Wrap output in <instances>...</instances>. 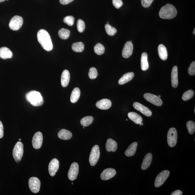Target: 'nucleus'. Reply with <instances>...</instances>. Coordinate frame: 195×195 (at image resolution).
Instances as JSON below:
<instances>
[{
  "label": "nucleus",
  "mask_w": 195,
  "mask_h": 195,
  "mask_svg": "<svg viewBox=\"0 0 195 195\" xmlns=\"http://www.w3.org/2000/svg\"><path fill=\"white\" fill-rule=\"evenodd\" d=\"M38 41L44 50L50 51L53 49V44L50 34L44 29H41L37 34Z\"/></svg>",
  "instance_id": "obj_1"
},
{
  "label": "nucleus",
  "mask_w": 195,
  "mask_h": 195,
  "mask_svg": "<svg viewBox=\"0 0 195 195\" xmlns=\"http://www.w3.org/2000/svg\"><path fill=\"white\" fill-rule=\"evenodd\" d=\"M177 11L172 5L167 4L161 8L159 12L160 17L166 19L175 18L177 15Z\"/></svg>",
  "instance_id": "obj_2"
},
{
  "label": "nucleus",
  "mask_w": 195,
  "mask_h": 195,
  "mask_svg": "<svg viewBox=\"0 0 195 195\" xmlns=\"http://www.w3.org/2000/svg\"><path fill=\"white\" fill-rule=\"evenodd\" d=\"M26 98L27 101L33 106H39L43 104V97L38 91H30L26 95Z\"/></svg>",
  "instance_id": "obj_3"
},
{
  "label": "nucleus",
  "mask_w": 195,
  "mask_h": 195,
  "mask_svg": "<svg viewBox=\"0 0 195 195\" xmlns=\"http://www.w3.org/2000/svg\"><path fill=\"white\" fill-rule=\"evenodd\" d=\"M23 153V143L18 141L16 143L13 150V156L15 161L19 163L22 159Z\"/></svg>",
  "instance_id": "obj_4"
},
{
  "label": "nucleus",
  "mask_w": 195,
  "mask_h": 195,
  "mask_svg": "<svg viewBox=\"0 0 195 195\" xmlns=\"http://www.w3.org/2000/svg\"><path fill=\"white\" fill-rule=\"evenodd\" d=\"M100 156V151L99 147L97 145L94 146L91 149L90 157L89 162L91 166H95L97 163Z\"/></svg>",
  "instance_id": "obj_5"
},
{
  "label": "nucleus",
  "mask_w": 195,
  "mask_h": 195,
  "mask_svg": "<svg viewBox=\"0 0 195 195\" xmlns=\"http://www.w3.org/2000/svg\"><path fill=\"white\" fill-rule=\"evenodd\" d=\"M167 142L170 147L175 146L177 140V130L174 128L169 129L167 133Z\"/></svg>",
  "instance_id": "obj_6"
},
{
  "label": "nucleus",
  "mask_w": 195,
  "mask_h": 195,
  "mask_svg": "<svg viewBox=\"0 0 195 195\" xmlns=\"http://www.w3.org/2000/svg\"><path fill=\"white\" fill-rule=\"evenodd\" d=\"M23 20L22 18L19 16H15L11 18L9 23V27L13 30H18L22 27Z\"/></svg>",
  "instance_id": "obj_7"
},
{
  "label": "nucleus",
  "mask_w": 195,
  "mask_h": 195,
  "mask_svg": "<svg viewBox=\"0 0 195 195\" xmlns=\"http://www.w3.org/2000/svg\"><path fill=\"white\" fill-rule=\"evenodd\" d=\"M170 174V171L168 170H164L160 173L155 180V187H158L162 186L167 179Z\"/></svg>",
  "instance_id": "obj_8"
},
{
  "label": "nucleus",
  "mask_w": 195,
  "mask_h": 195,
  "mask_svg": "<svg viewBox=\"0 0 195 195\" xmlns=\"http://www.w3.org/2000/svg\"><path fill=\"white\" fill-rule=\"evenodd\" d=\"M29 189L33 192L37 193L38 192L40 188L41 182L38 178L36 177H32L29 180Z\"/></svg>",
  "instance_id": "obj_9"
},
{
  "label": "nucleus",
  "mask_w": 195,
  "mask_h": 195,
  "mask_svg": "<svg viewBox=\"0 0 195 195\" xmlns=\"http://www.w3.org/2000/svg\"><path fill=\"white\" fill-rule=\"evenodd\" d=\"M144 97L147 101L158 106H161L163 104L162 101L158 96L151 93H147L144 94Z\"/></svg>",
  "instance_id": "obj_10"
},
{
  "label": "nucleus",
  "mask_w": 195,
  "mask_h": 195,
  "mask_svg": "<svg viewBox=\"0 0 195 195\" xmlns=\"http://www.w3.org/2000/svg\"><path fill=\"white\" fill-rule=\"evenodd\" d=\"M79 172V164L76 162H74L71 164L70 167L68 172V177L70 180H74L76 179Z\"/></svg>",
  "instance_id": "obj_11"
},
{
  "label": "nucleus",
  "mask_w": 195,
  "mask_h": 195,
  "mask_svg": "<svg viewBox=\"0 0 195 195\" xmlns=\"http://www.w3.org/2000/svg\"><path fill=\"white\" fill-rule=\"evenodd\" d=\"M43 135L40 131L36 132L33 137L32 145L34 149H38L41 147L43 142Z\"/></svg>",
  "instance_id": "obj_12"
},
{
  "label": "nucleus",
  "mask_w": 195,
  "mask_h": 195,
  "mask_svg": "<svg viewBox=\"0 0 195 195\" xmlns=\"http://www.w3.org/2000/svg\"><path fill=\"white\" fill-rule=\"evenodd\" d=\"M59 163L58 160L53 159L49 164V171L51 177H54L59 169Z\"/></svg>",
  "instance_id": "obj_13"
},
{
  "label": "nucleus",
  "mask_w": 195,
  "mask_h": 195,
  "mask_svg": "<svg viewBox=\"0 0 195 195\" xmlns=\"http://www.w3.org/2000/svg\"><path fill=\"white\" fill-rule=\"evenodd\" d=\"M133 106L136 110L141 112L145 115L147 116H151L152 112L148 108H147L141 103L136 102L133 103Z\"/></svg>",
  "instance_id": "obj_14"
},
{
  "label": "nucleus",
  "mask_w": 195,
  "mask_h": 195,
  "mask_svg": "<svg viewBox=\"0 0 195 195\" xmlns=\"http://www.w3.org/2000/svg\"><path fill=\"white\" fill-rule=\"evenodd\" d=\"M133 46L131 41L127 42L124 45L122 51V56L125 58L130 57L132 54Z\"/></svg>",
  "instance_id": "obj_15"
},
{
  "label": "nucleus",
  "mask_w": 195,
  "mask_h": 195,
  "mask_svg": "<svg viewBox=\"0 0 195 195\" xmlns=\"http://www.w3.org/2000/svg\"><path fill=\"white\" fill-rule=\"evenodd\" d=\"M116 171L115 169L109 168L103 170L100 175V178L103 180H107L115 177L116 174Z\"/></svg>",
  "instance_id": "obj_16"
},
{
  "label": "nucleus",
  "mask_w": 195,
  "mask_h": 195,
  "mask_svg": "<svg viewBox=\"0 0 195 195\" xmlns=\"http://www.w3.org/2000/svg\"><path fill=\"white\" fill-rule=\"evenodd\" d=\"M111 100L107 99H103L98 101L96 104V106L98 109L102 110L109 109L111 107Z\"/></svg>",
  "instance_id": "obj_17"
},
{
  "label": "nucleus",
  "mask_w": 195,
  "mask_h": 195,
  "mask_svg": "<svg viewBox=\"0 0 195 195\" xmlns=\"http://www.w3.org/2000/svg\"><path fill=\"white\" fill-rule=\"evenodd\" d=\"M178 84V68L177 66H175L171 72V84L173 88H177Z\"/></svg>",
  "instance_id": "obj_18"
},
{
  "label": "nucleus",
  "mask_w": 195,
  "mask_h": 195,
  "mask_svg": "<svg viewBox=\"0 0 195 195\" xmlns=\"http://www.w3.org/2000/svg\"><path fill=\"white\" fill-rule=\"evenodd\" d=\"M70 78V75L69 70H63L61 75V83L63 87H66L69 85Z\"/></svg>",
  "instance_id": "obj_19"
},
{
  "label": "nucleus",
  "mask_w": 195,
  "mask_h": 195,
  "mask_svg": "<svg viewBox=\"0 0 195 195\" xmlns=\"http://www.w3.org/2000/svg\"><path fill=\"white\" fill-rule=\"evenodd\" d=\"M117 148V143L111 138H109L105 144V149L108 152H115Z\"/></svg>",
  "instance_id": "obj_20"
},
{
  "label": "nucleus",
  "mask_w": 195,
  "mask_h": 195,
  "mask_svg": "<svg viewBox=\"0 0 195 195\" xmlns=\"http://www.w3.org/2000/svg\"><path fill=\"white\" fill-rule=\"evenodd\" d=\"M13 54L12 51L7 47H2L0 48V58L2 59L11 58L13 57Z\"/></svg>",
  "instance_id": "obj_21"
},
{
  "label": "nucleus",
  "mask_w": 195,
  "mask_h": 195,
  "mask_svg": "<svg viewBox=\"0 0 195 195\" xmlns=\"http://www.w3.org/2000/svg\"><path fill=\"white\" fill-rule=\"evenodd\" d=\"M152 156L151 153H147L143 160L141 165V169L143 170H146L151 165L152 161Z\"/></svg>",
  "instance_id": "obj_22"
},
{
  "label": "nucleus",
  "mask_w": 195,
  "mask_h": 195,
  "mask_svg": "<svg viewBox=\"0 0 195 195\" xmlns=\"http://www.w3.org/2000/svg\"><path fill=\"white\" fill-rule=\"evenodd\" d=\"M135 76V74L133 72H129L124 74L119 80V84L123 85L128 83L132 80Z\"/></svg>",
  "instance_id": "obj_23"
},
{
  "label": "nucleus",
  "mask_w": 195,
  "mask_h": 195,
  "mask_svg": "<svg viewBox=\"0 0 195 195\" xmlns=\"http://www.w3.org/2000/svg\"><path fill=\"white\" fill-rule=\"evenodd\" d=\"M58 137L60 139L69 140L72 137V133L70 131L65 129H62L58 133Z\"/></svg>",
  "instance_id": "obj_24"
},
{
  "label": "nucleus",
  "mask_w": 195,
  "mask_h": 195,
  "mask_svg": "<svg viewBox=\"0 0 195 195\" xmlns=\"http://www.w3.org/2000/svg\"><path fill=\"white\" fill-rule=\"evenodd\" d=\"M159 55L161 59L166 60L168 58V53L166 47L163 44H160L158 47Z\"/></svg>",
  "instance_id": "obj_25"
},
{
  "label": "nucleus",
  "mask_w": 195,
  "mask_h": 195,
  "mask_svg": "<svg viewBox=\"0 0 195 195\" xmlns=\"http://www.w3.org/2000/svg\"><path fill=\"white\" fill-rule=\"evenodd\" d=\"M141 68L143 71L148 69L149 64L148 62V55L146 53H143L141 57Z\"/></svg>",
  "instance_id": "obj_26"
},
{
  "label": "nucleus",
  "mask_w": 195,
  "mask_h": 195,
  "mask_svg": "<svg viewBox=\"0 0 195 195\" xmlns=\"http://www.w3.org/2000/svg\"><path fill=\"white\" fill-rule=\"evenodd\" d=\"M137 145V142H134L129 146L125 152L126 156L128 157L133 156L136 151Z\"/></svg>",
  "instance_id": "obj_27"
},
{
  "label": "nucleus",
  "mask_w": 195,
  "mask_h": 195,
  "mask_svg": "<svg viewBox=\"0 0 195 195\" xmlns=\"http://www.w3.org/2000/svg\"><path fill=\"white\" fill-rule=\"evenodd\" d=\"M128 116L131 120L136 124H139L142 121V117L139 114L135 112H130L128 114Z\"/></svg>",
  "instance_id": "obj_28"
},
{
  "label": "nucleus",
  "mask_w": 195,
  "mask_h": 195,
  "mask_svg": "<svg viewBox=\"0 0 195 195\" xmlns=\"http://www.w3.org/2000/svg\"><path fill=\"white\" fill-rule=\"evenodd\" d=\"M80 90L78 88H74L70 96V101L72 103H76L80 98Z\"/></svg>",
  "instance_id": "obj_29"
},
{
  "label": "nucleus",
  "mask_w": 195,
  "mask_h": 195,
  "mask_svg": "<svg viewBox=\"0 0 195 195\" xmlns=\"http://www.w3.org/2000/svg\"><path fill=\"white\" fill-rule=\"evenodd\" d=\"M72 48L76 52H82L84 50V44L82 42H77L72 44Z\"/></svg>",
  "instance_id": "obj_30"
},
{
  "label": "nucleus",
  "mask_w": 195,
  "mask_h": 195,
  "mask_svg": "<svg viewBox=\"0 0 195 195\" xmlns=\"http://www.w3.org/2000/svg\"><path fill=\"white\" fill-rule=\"evenodd\" d=\"M70 34L69 30L64 28H62L58 32L59 36L60 38L63 39H66L69 38Z\"/></svg>",
  "instance_id": "obj_31"
},
{
  "label": "nucleus",
  "mask_w": 195,
  "mask_h": 195,
  "mask_svg": "<svg viewBox=\"0 0 195 195\" xmlns=\"http://www.w3.org/2000/svg\"><path fill=\"white\" fill-rule=\"evenodd\" d=\"M93 117L92 116H87L84 117L81 120V124L84 127L88 126L93 123Z\"/></svg>",
  "instance_id": "obj_32"
},
{
  "label": "nucleus",
  "mask_w": 195,
  "mask_h": 195,
  "mask_svg": "<svg viewBox=\"0 0 195 195\" xmlns=\"http://www.w3.org/2000/svg\"><path fill=\"white\" fill-rule=\"evenodd\" d=\"M95 53L98 55H101L105 53V48L102 44L99 43L96 44L94 48Z\"/></svg>",
  "instance_id": "obj_33"
},
{
  "label": "nucleus",
  "mask_w": 195,
  "mask_h": 195,
  "mask_svg": "<svg viewBox=\"0 0 195 195\" xmlns=\"http://www.w3.org/2000/svg\"><path fill=\"white\" fill-rule=\"evenodd\" d=\"M194 95V91L192 90H189L185 91L182 96V100L187 101L191 99Z\"/></svg>",
  "instance_id": "obj_34"
},
{
  "label": "nucleus",
  "mask_w": 195,
  "mask_h": 195,
  "mask_svg": "<svg viewBox=\"0 0 195 195\" xmlns=\"http://www.w3.org/2000/svg\"><path fill=\"white\" fill-rule=\"evenodd\" d=\"M105 31L107 34L110 36H114L117 32V30L115 28L111 26L108 24L105 25Z\"/></svg>",
  "instance_id": "obj_35"
},
{
  "label": "nucleus",
  "mask_w": 195,
  "mask_h": 195,
  "mask_svg": "<svg viewBox=\"0 0 195 195\" xmlns=\"http://www.w3.org/2000/svg\"><path fill=\"white\" fill-rule=\"evenodd\" d=\"M187 127L190 134H193L195 131V122L191 121H187Z\"/></svg>",
  "instance_id": "obj_36"
},
{
  "label": "nucleus",
  "mask_w": 195,
  "mask_h": 195,
  "mask_svg": "<svg viewBox=\"0 0 195 195\" xmlns=\"http://www.w3.org/2000/svg\"><path fill=\"white\" fill-rule=\"evenodd\" d=\"M77 30L79 32H83L85 29V23L84 21L80 19L77 21Z\"/></svg>",
  "instance_id": "obj_37"
},
{
  "label": "nucleus",
  "mask_w": 195,
  "mask_h": 195,
  "mask_svg": "<svg viewBox=\"0 0 195 195\" xmlns=\"http://www.w3.org/2000/svg\"><path fill=\"white\" fill-rule=\"evenodd\" d=\"M98 75L97 69L95 67H91L89 70V76L91 79H95L97 78Z\"/></svg>",
  "instance_id": "obj_38"
},
{
  "label": "nucleus",
  "mask_w": 195,
  "mask_h": 195,
  "mask_svg": "<svg viewBox=\"0 0 195 195\" xmlns=\"http://www.w3.org/2000/svg\"><path fill=\"white\" fill-rule=\"evenodd\" d=\"M64 22L68 25L71 26L74 25V18L72 16H67L63 19Z\"/></svg>",
  "instance_id": "obj_39"
},
{
  "label": "nucleus",
  "mask_w": 195,
  "mask_h": 195,
  "mask_svg": "<svg viewBox=\"0 0 195 195\" xmlns=\"http://www.w3.org/2000/svg\"><path fill=\"white\" fill-rule=\"evenodd\" d=\"M189 74L191 76H193L195 74V62H192L188 69Z\"/></svg>",
  "instance_id": "obj_40"
},
{
  "label": "nucleus",
  "mask_w": 195,
  "mask_h": 195,
  "mask_svg": "<svg viewBox=\"0 0 195 195\" xmlns=\"http://www.w3.org/2000/svg\"><path fill=\"white\" fill-rule=\"evenodd\" d=\"M154 0H141V4L145 8H149L151 4Z\"/></svg>",
  "instance_id": "obj_41"
},
{
  "label": "nucleus",
  "mask_w": 195,
  "mask_h": 195,
  "mask_svg": "<svg viewBox=\"0 0 195 195\" xmlns=\"http://www.w3.org/2000/svg\"><path fill=\"white\" fill-rule=\"evenodd\" d=\"M112 3L116 8H119L123 5V2L122 0H113Z\"/></svg>",
  "instance_id": "obj_42"
},
{
  "label": "nucleus",
  "mask_w": 195,
  "mask_h": 195,
  "mask_svg": "<svg viewBox=\"0 0 195 195\" xmlns=\"http://www.w3.org/2000/svg\"><path fill=\"white\" fill-rule=\"evenodd\" d=\"M4 135V128L3 124L0 121V138L3 137Z\"/></svg>",
  "instance_id": "obj_43"
},
{
  "label": "nucleus",
  "mask_w": 195,
  "mask_h": 195,
  "mask_svg": "<svg viewBox=\"0 0 195 195\" xmlns=\"http://www.w3.org/2000/svg\"><path fill=\"white\" fill-rule=\"evenodd\" d=\"M74 1V0H59L60 3L63 5L69 4Z\"/></svg>",
  "instance_id": "obj_44"
},
{
  "label": "nucleus",
  "mask_w": 195,
  "mask_h": 195,
  "mask_svg": "<svg viewBox=\"0 0 195 195\" xmlns=\"http://www.w3.org/2000/svg\"><path fill=\"white\" fill-rule=\"evenodd\" d=\"M171 195H182V192L180 190H177L173 192Z\"/></svg>",
  "instance_id": "obj_45"
},
{
  "label": "nucleus",
  "mask_w": 195,
  "mask_h": 195,
  "mask_svg": "<svg viewBox=\"0 0 195 195\" xmlns=\"http://www.w3.org/2000/svg\"><path fill=\"white\" fill-rule=\"evenodd\" d=\"M139 124L140 126H142L143 125H144V124H143L142 122H141V123H140Z\"/></svg>",
  "instance_id": "obj_46"
},
{
  "label": "nucleus",
  "mask_w": 195,
  "mask_h": 195,
  "mask_svg": "<svg viewBox=\"0 0 195 195\" xmlns=\"http://www.w3.org/2000/svg\"><path fill=\"white\" fill-rule=\"evenodd\" d=\"M5 1V0H0V2H3Z\"/></svg>",
  "instance_id": "obj_47"
},
{
  "label": "nucleus",
  "mask_w": 195,
  "mask_h": 195,
  "mask_svg": "<svg viewBox=\"0 0 195 195\" xmlns=\"http://www.w3.org/2000/svg\"><path fill=\"white\" fill-rule=\"evenodd\" d=\"M195 28H194V31H193V34H195Z\"/></svg>",
  "instance_id": "obj_48"
},
{
  "label": "nucleus",
  "mask_w": 195,
  "mask_h": 195,
  "mask_svg": "<svg viewBox=\"0 0 195 195\" xmlns=\"http://www.w3.org/2000/svg\"><path fill=\"white\" fill-rule=\"evenodd\" d=\"M158 97H159V98H160V97H161V95H158Z\"/></svg>",
  "instance_id": "obj_49"
},
{
  "label": "nucleus",
  "mask_w": 195,
  "mask_h": 195,
  "mask_svg": "<svg viewBox=\"0 0 195 195\" xmlns=\"http://www.w3.org/2000/svg\"><path fill=\"white\" fill-rule=\"evenodd\" d=\"M19 140L20 141H21V139H19Z\"/></svg>",
  "instance_id": "obj_50"
}]
</instances>
